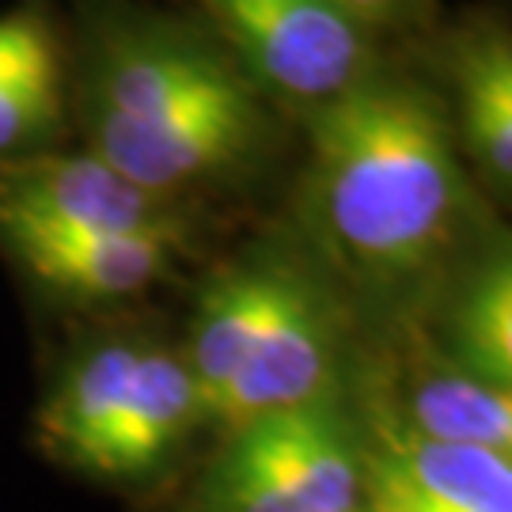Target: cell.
I'll use <instances>...</instances> for the list:
<instances>
[{"mask_svg":"<svg viewBox=\"0 0 512 512\" xmlns=\"http://www.w3.org/2000/svg\"><path fill=\"white\" fill-rule=\"evenodd\" d=\"M289 228L361 319L391 330L421 319L440 285L497 232L406 46L296 126Z\"/></svg>","mask_w":512,"mask_h":512,"instance_id":"obj_1","label":"cell"},{"mask_svg":"<svg viewBox=\"0 0 512 512\" xmlns=\"http://www.w3.org/2000/svg\"><path fill=\"white\" fill-rule=\"evenodd\" d=\"M65 84L76 148L190 217L296 152L293 118L167 0H69Z\"/></svg>","mask_w":512,"mask_h":512,"instance_id":"obj_2","label":"cell"},{"mask_svg":"<svg viewBox=\"0 0 512 512\" xmlns=\"http://www.w3.org/2000/svg\"><path fill=\"white\" fill-rule=\"evenodd\" d=\"M361 311L289 220L198 281L179 342L205 421L228 429L338 395Z\"/></svg>","mask_w":512,"mask_h":512,"instance_id":"obj_3","label":"cell"},{"mask_svg":"<svg viewBox=\"0 0 512 512\" xmlns=\"http://www.w3.org/2000/svg\"><path fill=\"white\" fill-rule=\"evenodd\" d=\"M198 16L296 126L361 88L395 54L334 0H167Z\"/></svg>","mask_w":512,"mask_h":512,"instance_id":"obj_4","label":"cell"},{"mask_svg":"<svg viewBox=\"0 0 512 512\" xmlns=\"http://www.w3.org/2000/svg\"><path fill=\"white\" fill-rule=\"evenodd\" d=\"M194 512H365V440L338 395L228 429Z\"/></svg>","mask_w":512,"mask_h":512,"instance_id":"obj_5","label":"cell"},{"mask_svg":"<svg viewBox=\"0 0 512 512\" xmlns=\"http://www.w3.org/2000/svg\"><path fill=\"white\" fill-rule=\"evenodd\" d=\"M456 148L486 202H509L512 190V27L497 4L444 12L414 46Z\"/></svg>","mask_w":512,"mask_h":512,"instance_id":"obj_6","label":"cell"},{"mask_svg":"<svg viewBox=\"0 0 512 512\" xmlns=\"http://www.w3.org/2000/svg\"><path fill=\"white\" fill-rule=\"evenodd\" d=\"M194 239L76 232L0 217V255L38 296L80 311H110L179 274Z\"/></svg>","mask_w":512,"mask_h":512,"instance_id":"obj_7","label":"cell"},{"mask_svg":"<svg viewBox=\"0 0 512 512\" xmlns=\"http://www.w3.org/2000/svg\"><path fill=\"white\" fill-rule=\"evenodd\" d=\"M0 217L76 232L198 236V217L145 194L92 152L73 145L0 160Z\"/></svg>","mask_w":512,"mask_h":512,"instance_id":"obj_8","label":"cell"},{"mask_svg":"<svg viewBox=\"0 0 512 512\" xmlns=\"http://www.w3.org/2000/svg\"><path fill=\"white\" fill-rule=\"evenodd\" d=\"M380 384L391 391L387 425L410 437L512 456V387H497L448 361L421 327H395Z\"/></svg>","mask_w":512,"mask_h":512,"instance_id":"obj_9","label":"cell"},{"mask_svg":"<svg viewBox=\"0 0 512 512\" xmlns=\"http://www.w3.org/2000/svg\"><path fill=\"white\" fill-rule=\"evenodd\" d=\"M365 512H512V459L384 425L365 444Z\"/></svg>","mask_w":512,"mask_h":512,"instance_id":"obj_10","label":"cell"},{"mask_svg":"<svg viewBox=\"0 0 512 512\" xmlns=\"http://www.w3.org/2000/svg\"><path fill=\"white\" fill-rule=\"evenodd\" d=\"M65 8L19 0L0 12V160L69 141Z\"/></svg>","mask_w":512,"mask_h":512,"instance_id":"obj_11","label":"cell"},{"mask_svg":"<svg viewBox=\"0 0 512 512\" xmlns=\"http://www.w3.org/2000/svg\"><path fill=\"white\" fill-rule=\"evenodd\" d=\"M145 342L148 334L114 330L92 338L69 357L38 418L42 444L57 459L84 475H99V463L126 410Z\"/></svg>","mask_w":512,"mask_h":512,"instance_id":"obj_12","label":"cell"},{"mask_svg":"<svg viewBox=\"0 0 512 512\" xmlns=\"http://www.w3.org/2000/svg\"><path fill=\"white\" fill-rule=\"evenodd\" d=\"M414 327L471 376L512 387V258L505 236L486 239L440 285Z\"/></svg>","mask_w":512,"mask_h":512,"instance_id":"obj_13","label":"cell"},{"mask_svg":"<svg viewBox=\"0 0 512 512\" xmlns=\"http://www.w3.org/2000/svg\"><path fill=\"white\" fill-rule=\"evenodd\" d=\"M198 421H205V406L179 346L148 334L122 421L110 437L95 478H118V482L148 478L183 448V440L194 433Z\"/></svg>","mask_w":512,"mask_h":512,"instance_id":"obj_14","label":"cell"},{"mask_svg":"<svg viewBox=\"0 0 512 512\" xmlns=\"http://www.w3.org/2000/svg\"><path fill=\"white\" fill-rule=\"evenodd\" d=\"M334 4L361 19L372 35H380L395 50L414 46L444 16V0H334Z\"/></svg>","mask_w":512,"mask_h":512,"instance_id":"obj_15","label":"cell"}]
</instances>
